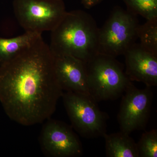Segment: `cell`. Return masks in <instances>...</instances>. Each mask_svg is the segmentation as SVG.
Returning <instances> with one entry per match:
<instances>
[{
    "label": "cell",
    "mask_w": 157,
    "mask_h": 157,
    "mask_svg": "<svg viewBox=\"0 0 157 157\" xmlns=\"http://www.w3.org/2000/svg\"><path fill=\"white\" fill-rule=\"evenodd\" d=\"M63 91L57 80L54 56L42 39L0 67V101L12 121L29 126L50 118Z\"/></svg>",
    "instance_id": "1"
},
{
    "label": "cell",
    "mask_w": 157,
    "mask_h": 157,
    "mask_svg": "<svg viewBox=\"0 0 157 157\" xmlns=\"http://www.w3.org/2000/svg\"><path fill=\"white\" fill-rule=\"evenodd\" d=\"M99 32L90 14L80 10L67 11L51 31L49 48L53 55L71 56L86 63L98 53Z\"/></svg>",
    "instance_id": "2"
},
{
    "label": "cell",
    "mask_w": 157,
    "mask_h": 157,
    "mask_svg": "<svg viewBox=\"0 0 157 157\" xmlns=\"http://www.w3.org/2000/svg\"><path fill=\"white\" fill-rule=\"evenodd\" d=\"M88 90L97 102L122 96L130 80L116 58L98 53L86 62Z\"/></svg>",
    "instance_id": "3"
},
{
    "label": "cell",
    "mask_w": 157,
    "mask_h": 157,
    "mask_svg": "<svg viewBox=\"0 0 157 157\" xmlns=\"http://www.w3.org/2000/svg\"><path fill=\"white\" fill-rule=\"evenodd\" d=\"M139 24L137 15L116 7L99 28L98 53L116 58L136 43Z\"/></svg>",
    "instance_id": "4"
},
{
    "label": "cell",
    "mask_w": 157,
    "mask_h": 157,
    "mask_svg": "<svg viewBox=\"0 0 157 157\" xmlns=\"http://www.w3.org/2000/svg\"><path fill=\"white\" fill-rule=\"evenodd\" d=\"M73 128L82 137L96 138L107 132V113L90 95L63 91L62 96Z\"/></svg>",
    "instance_id": "5"
},
{
    "label": "cell",
    "mask_w": 157,
    "mask_h": 157,
    "mask_svg": "<svg viewBox=\"0 0 157 157\" xmlns=\"http://www.w3.org/2000/svg\"><path fill=\"white\" fill-rule=\"evenodd\" d=\"M14 15L25 32L52 31L66 14L63 0H14Z\"/></svg>",
    "instance_id": "6"
},
{
    "label": "cell",
    "mask_w": 157,
    "mask_h": 157,
    "mask_svg": "<svg viewBox=\"0 0 157 157\" xmlns=\"http://www.w3.org/2000/svg\"><path fill=\"white\" fill-rule=\"evenodd\" d=\"M151 88L138 89L130 81L123 94L117 120L121 132L130 135L145 128L152 102Z\"/></svg>",
    "instance_id": "7"
},
{
    "label": "cell",
    "mask_w": 157,
    "mask_h": 157,
    "mask_svg": "<svg viewBox=\"0 0 157 157\" xmlns=\"http://www.w3.org/2000/svg\"><path fill=\"white\" fill-rule=\"evenodd\" d=\"M42 127L39 142L43 153L50 157H76L83 154V148L73 128L55 120H47Z\"/></svg>",
    "instance_id": "8"
},
{
    "label": "cell",
    "mask_w": 157,
    "mask_h": 157,
    "mask_svg": "<svg viewBox=\"0 0 157 157\" xmlns=\"http://www.w3.org/2000/svg\"><path fill=\"white\" fill-rule=\"evenodd\" d=\"M53 56L55 73L63 91L89 95L85 62L67 55Z\"/></svg>",
    "instance_id": "9"
},
{
    "label": "cell",
    "mask_w": 157,
    "mask_h": 157,
    "mask_svg": "<svg viewBox=\"0 0 157 157\" xmlns=\"http://www.w3.org/2000/svg\"><path fill=\"white\" fill-rule=\"evenodd\" d=\"M125 73L131 81L143 82L147 87L157 85V56L135 43L125 52Z\"/></svg>",
    "instance_id": "10"
},
{
    "label": "cell",
    "mask_w": 157,
    "mask_h": 157,
    "mask_svg": "<svg viewBox=\"0 0 157 157\" xmlns=\"http://www.w3.org/2000/svg\"><path fill=\"white\" fill-rule=\"evenodd\" d=\"M102 137L105 141L107 157H139L137 143L128 134L120 132L107 134Z\"/></svg>",
    "instance_id": "11"
},
{
    "label": "cell",
    "mask_w": 157,
    "mask_h": 157,
    "mask_svg": "<svg viewBox=\"0 0 157 157\" xmlns=\"http://www.w3.org/2000/svg\"><path fill=\"white\" fill-rule=\"evenodd\" d=\"M42 34L25 32L22 35L14 38L6 39L0 37V65L16 56L41 37Z\"/></svg>",
    "instance_id": "12"
},
{
    "label": "cell",
    "mask_w": 157,
    "mask_h": 157,
    "mask_svg": "<svg viewBox=\"0 0 157 157\" xmlns=\"http://www.w3.org/2000/svg\"><path fill=\"white\" fill-rule=\"evenodd\" d=\"M137 29V38L141 47L152 54L157 56V17L147 20Z\"/></svg>",
    "instance_id": "13"
},
{
    "label": "cell",
    "mask_w": 157,
    "mask_h": 157,
    "mask_svg": "<svg viewBox=\"0 0 157 157\" xmlns=\"http://www.w3.org/2000/svg\"><path fill=\"white\" fill-rule=\"evenodd\" d=\"M127 10L147 20L157 17V0H123Z\"/></svg>",
    "instance_id": "14"
},
{
    "label": "cell",
    "mask_w": 157,
    "mask_h": 157,
    "mask_svg": "<svg viewBox=\"0 0 157 157\" xmlns=\"http://www.w3.org/2000/svg\"><path fill=\"white\" fill-rule=\"evenodd\" d=\"M137 144L139 157H157V130L144 133Z\"/></svg>",
    "instance_id": "15"
},
{
    "label": "cell",
    "mask_w": 157,
    "mask_h": 157,
    "mask_svg": "<svg viewBox=\"0 0 157 157\" xmlns=\"http://www.w3.org/2000/svg\"><path fill=\"white\" fill-rule=\"evenodd\" d=\"M102 0H81L82 3L86 9H90L94 7Z\"/></svg>",
    "instance_id": "16"
}]
</instances>
